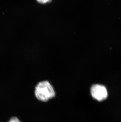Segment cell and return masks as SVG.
Masks as SVG:
<instances>
[{"label": "cell", "mask_w": 121, "mask_h": 122, "mask_svg": "<svg viewBox=\"0 0 121 122\" xmlns=\"http://www.w3.org/2000/svg\"><path fill=\"white\" fill-rule=\"evenodd\" d=\"M35 95L38 100L47 102L55 97L56 95L54 87L48 81L39 82L35 89Z\"/></svg>", "instance_id": "1"}, {"label": "cell", "mask_w": 121, "mask_h": 122, "mask_svg": "<svg viewBox=\"0 0 121 122\" xmlns=\"http://www.w3.org/2000/svg\"><path fill=\"white\" fill-rule=\"evenodd\" d=\"M92 97L98 101H102L107 98V90L104 85L100 84H94L92 86L90 90Z\"/></svg>", "instance_id": "2"}, {"label": "cell", "mask_w": 121, "mask_h": 122, "mask_svg": "<svg viewBox=\"0 0 121 122\" xmlns=\"http://www.w3.org/2000/svg\"><path fill=\"white\" fill-rule=\"evenodd\" d=\"M8 122H22L17 117H12Z\"/></svg>", "instance_id": "3"}, {"label": "cell", "mask_w": 121, "mask_h": 122, "mask_svg": "<svg viewBox=\"0 0 121 122\" xmlns=\"http://www.w3.org/2000/svg\"><path fill=\"white\" fill-rule=\"evenodd\" d=\"M38 2L41 4H45L50 2L51 0H37Z\"/></svg>", "instance_id": "4"}]
</instances>
